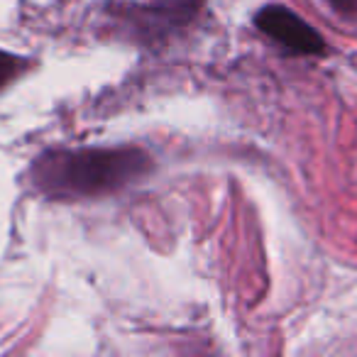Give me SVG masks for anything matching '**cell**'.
I'll return each instance as SVG.
<instances>
[{
  "mask_svg": "<svg viewBox=\"0 0 357 357\" xmlns=\"http://www.w3.org/2000/svg\"><path fill=\"white\" fill-rule=\"evenodd\" d=\"M204 0H149L139 8L144 25L142 30H149L152 35H164L167 30H174L178 25H186Z\"/></svg>",
  "mask_w": 357,
  "mask_h": 357,
  "instance_id": "3",
  "label": "cell"
},
{
  "mask_svg": "<svg viewBox=\"0 0 357 357\" xmlns=\"http://www.w3.org/2000/svg\"><path fill=\"white\" fill-rule=\"evenodd\" d=\"M255 25L262 35H267L272 42H277L282 50L301 56H318L326 52L323 35L311 27L301 15L284 6H267L257 13Z\"/></svg>",
  "mask_w": 357,
  "mask_h": 357,
  "instance_id": "2",
  "label": "cell"
},
{
  "mask_svg": "<svg viewBox=\"0 0 357 357\" xmlns=\"http://www.w3.org/2000/svg\"><path fill=\"white\" fill-rule=\"evenodd\" d=\"M328 6L340 15H357V0H328Z\"/></svg>",
  "mask_w": 357,
  "mask_h": 357,
  "instance_id": "5",
  "label": "cell"
},
{
  "mask_svg": "<svg viewBox=\"0 0 357 357\" xmlns=\"http://www.w3.org/2000/svg\"><path fill=\"white\" fill-rule=\"evenodd\" d=\"M25 69H27V61L22 59V56L0 50V89L8 86L10 81H15Z\"/></svg>",
  "mask_w": 357,
  "mask_h": 357,
  "instance_id": "4",
  "label": "cell"
},
{
  "mask_svg": "<svg viewBox=\"0 0 357 357\" xmlns=\"http://www.w3.org/2000/svg\"><path fill=\"white\" fill-rule=\"evenodd\" d=\"M154 169L142 147H54L37 154L30 178L47 199H96L137 184Z\"/></svg>",
  "mask_w": 357,
  "mask_h": 357,
  "instance_id": "1",
  "label": "cell"
}]
</instances>
